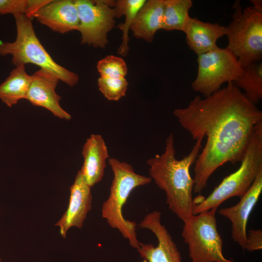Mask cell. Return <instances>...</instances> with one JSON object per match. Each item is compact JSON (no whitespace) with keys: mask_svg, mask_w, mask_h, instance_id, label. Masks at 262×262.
I'll list each match as a JSON object with an SVG mask.
<instances>
[{"mask_svg":"<svg viewBox=\"0 0 262 262\" xmlns=\"http://www.w3.org/2000/svg\"><path fill=\"white\" fill-rule=\"evenodd\" d=\"M108 164L114 178L109 196L102 206V216L111 228L117 229L128 240L131 246L137 249L139 243L136 232L137 225L124 217L122 209L133 189L149 184L152 180L150 177L136 173L131 165L117 159L110 158Z\"/></svg>","mask_w":262,"mask_h":262,"instance_id":"obj_4","label":"cell"},{"mask_svg":"<svg viewBox=\"0 0 262 262\" xmlns=\"http://www.w3.org/2000/svg\"><path fill=\"white\" fill-rule=\"evenodd\" d=\"M34 17L61 33L77 30L79 25L78 10L74 0H52L40 9Z\"/></svg>","mask_w":262,"mask_h":262,"instance_id":"obj_14","label":"cell"},{"mask_svg":"<svg viewBox=\"0 0 262 262\" xmlns=\"http://www.w3.org/2000/svg\"><path fill=\"white\" fill-rule=\"evenodd\" d=\"M250 1L244 9L240 0L234 2L232 20L226 26V48L243 67L262 59V0Z\"/></svg>","mask_w":262,"mask_h":262,"instance_id":"obj_5","label":"cell"},{"mask_svg":"<svg viewBox=\"0 0 262 262\" xmlns=\"http://www.w3.org/2000/svg\"><path fill=\"white\" fill-rule=\"evenodd\" d=\"M239 168L225 177L207 197L194 199L193 214L218 208L227 199L241 197L250 188L258 173L262 171V121L254 128Z\"/></svg>","mask_w":262,"mask_h":262,"instance_id":"obj_3","label":"cell"},{"mask_svg":"<svg viewBox=\"0 0 262 262\" xmlns=\"http://www.w3.org/2000/svg\"><path fill=\"white\" fill-rule=\"evenodd\" d=\"M97 69L100 77L107 78H125L128 68L124 60L120 57L108 55L99 61Z\"/></svg>","mask_w":262,"mask_h":262,"instance_id":"obj_22","label":"cell"},{"mask_svg":"<svg viewBox=\"0 0 262 262\" xmlns=\"http://www.w3.org/2000/svg\"><path fill=\"white\" fill-rule=\"evenodd\" d=\"M233 84L252 103L257 105L262 99V62L254 63L243 67L241 75Z\"/></svg>","mask_w":262,"mask_h":262,"instance_id":"obj_19","label":"cell"},{"mask_svg":"<svg viewBox=\"0 0 262 262\" xmlns=\"http://www.w3.org/2000/svg\"><path fill=\"white\" fill-rule=\"evenodd\" d=\"M81 34V43L104 48L108 43V33L115 27V1L75 0Z\"/></svg>","mask_w":262,"mask_h":262,"instance_id":"obj_9","label":"cell"},{"mask_svg":"<svg viewBox=\"0 0 262 262\" xmlns=\"http://www.w3.org/2000/svg\"><path fill=\"white\" fill-rule=\"evenodd\" d=\"M0 262H1V260L0 259Z\"/></svg>","mask_w":262,"mask_h":262,"instance_id":"obj_27","label":"cell"},{"mask_svg":"<svg viewBox=\"0 0 262 262\" xmlns=\"http://www.w3.org/2000/svg\"><path fill=\"white\" fill-rule=\"evenodd\" d=\"M217 208L193 214L183 222L181 232L191 262H233L223 254V241L217 228Z\"/></svg>","mask_w":262,"mask_h":262,"instance_id":"obj_7","label":"cell"},{"mask_svg":"<svg viewBox=\"0 0 262 262\" xmlns=\"http://www.w3.org/2000/svg\"><path fill=\"white\" fill-rule=\"evenodd\" d=\"M150 230L156 236L157 246L139 242L137 248L141 257L147 262H182L180 252L172 238L161 222V213H147L138 225Z\"/></svg>","mask_w":262,"mask_h":262,"instance_id":"obj_10","label":"cell"},{"mask_svg":"<svg viewBox=\"0 0 262 262\" xmlns=\"http://www.w3.org/2000/svg\"><path fill=\"white\" fill-rule=\"evenodd\" d=\"M31 78L26 99L34 106L48 109L60 119L70 120L71 115L61 106V98L55 91L60 80L58 77L47 70L40 68L31 75Z\"/></svg>","mask_w":262,"mask_h":262,"instance_id":"obj_13","label":"cell"},{"mask_svg":"<svg viewBox=\"0 0 262 262\" xmlns=\"http://www.w3.org/2000/svg\"><path fill=\"white\" fill-rule=\"evenodd\" d=\"M83 163L80 171L90 187L100 182L104 174L106 160L109 158L105 141L100 134H92L84 144Z\"/></svg>","mask_w":262,"mask_h":262,"instance_id":"obj_16","label":"cell"},{"mask_svg":"<svg viewBox=\"0 0 262 262\" xmlns=\"http://www.w3.org/2000/svg\"><path fill=\"white\" fill-rule=\"evenodd\" d=\"M52 0H27V7L25 15L31 18L42 7Z\"/></svg>","mask_w":262,"mask_h":262,"instance_id":"obj_26","label":"cell"},{"mask_svg":"<svg viewBox=\"0 0 262 262\" xmlns=\"http://www.w3.org/2000/svg\"><path fill=\"white\" fill-rule=\"evenodd\" d=\"M197 75L191 83L192 89L210 96L225 83L233 82L242 74L243 66L227 48L214 49L197 55Z\"/></svg>","mask_w":262,"mask_h":262,"instance_id":"obj_8","label":"cell"},{"mask_svg":"<svg viewBox=\"0 0 262 262\" xmlns=\"http://www.w3.org/2000/svg\"><path fill=\"white\" fill-rule=\"evenodd\" d=\"M147 0H118L115 1L114 9L115 18L125 16V22L117 26L122 32V42L117 52L123 56L128 54L129 46V31L132 22L140 9Z\"/></svg>","mask_w":262,"mask_h":262,"instance_id":"obj_20","label":"cell"},{"mask_svg":"<svg viewBox=\"0 0 262 262\" xmlns=\"http://www.w3.org/2000/svg\"><path fill=\"white\" fill-rule=\"evenodd\" d=\"M262 191V171L257 175L249 190L241 197L236 205L223 208L219 213L231 223V237L242 249H245L246 238L247 222Z\"/></svg>","mask_w":262,"mask_h":262,"instance_id":"obj_12","label":"cell"},{"mask_svg":"<svg viewBox=\"0 0 262 262\" xmlns=\"http://www.w3.org/2000/svg\"><path fill=\"white\" fill-rule=\"evenodd\" d=\"M91 187L79 170L70 187L68 207L55 224L59 228L60 233L64 238L66 237L67 231L71 227L82 228L87 213L91 209Z\"/></svg>","mask_w":262,"mask_h":262,"instance_id":"obj_11","label":"cell"},{"mask_svg":"<svg viewBox=\"0 0 262 262\" xmlns=\"http://www.w3.org/2000/svg\"><path fill=\"white\" fill-rule=\"evenodd\" d=\"M27 3V0H0V15H25Z\"/></svg>","mask_w":262,"mask_h":262,"instance_id":"obj_24","label":"cell"},{"mask_svg":"<svg viewBox=\"0 0 262 262\" xmlns=\"http://www.w3.org/2000/svg\"><path fill=\"white\" fill-rule=\"evenodd\" d=\"M262 249V231L251 229L246 234L245 249L250 252Z\"/></svg>","mask_w":262,"mask_h":262,"instance_id":"obj_25","label":"cell"},{"mask_svg":"<svg viewBox=\"0 0 262 262\" xmlns=\"http://www.w3.org/2000/svg\"><path fill=\"white\" fill-rule=\"evenodd\" d=\"M173 114L193 139L206 137L195 162L193 191L206 187L212 174L224 164L241 162L262 112L232 82L209 96H196Z\"/></svg>","mask_w":262,"mask_h":262,"instance_id":"obj_1","label":"cell"},{"mask_svg":"<svg viewBox=\"0 0 262 262\" xmlns=\"http://www.w3.org/2000/svg\"><path fill=\"white\" fill-rule=\"evenodd\" d=\"M193 5L192 0H164L162 29L182 32Z\"/></svg>","mask_w":262,"mask_h":262,"instance_id":"obj_21","label":"cell"},{"mask_svg":"<svg viewBox=\"0 0 262 262\" xmlns=\"http://www.w3.org/2000/svg\"><path fill=\"white\" fill-rule=\"evenodd\" d=\"M164 9V0H147L131 25L133 36L151 42L157 32L162 28Z\"/></svg>","mask_w":262,"mask_h":262,"instance_id":"obj_17","label":"cell"},{"mask_svg":"<svg viewBox=\"0 0 262 262\" xmlns=\"http://www.w3.org/2000/svg\"><path fill=\"white\" fill-rule=\"evenodd\" d=\"M182 32L189 48L199 55L218 47L217 40L226 35L227 27L217 23L204 22L189 15Z\"/></svg>","mask_w":262,"mask_h":262,"instance_id":"obj_15","label":"cell"},{"mask_svg":"<svg viewBox=\"0 0 262 262\" xmlns=\"http://www.w3.org/2000/svg\"><path fill=\"white\" fill-rule=\"evenodd\" d=\"M203 139L196 140L190 153L179 160L176 157L174 138L171 133L166 139L164 152L147 161L149 177L165 192L168 208L182 222L193 215L194 180L190 169L200 153Z\"/></svg>","mask_w":262,"mask_h":262,"instance_id":"obj_2","label":"cell"},{"mask_svg":"<svg viewBox=\"0 0 262 262\" xmlns=\"http://www.w3.org/2000/svg\"><path fill=\"white\" fill-rule=\"evenodd\" d=\"M99 91L109 100L116 101L126 94L128 82L125 78H107L100 77L98 81Z\"/></svg>","mask_w":262,"mask_h":262,"instance_id":"obj_23","label":"cell"},{"mask_svg":"<svg viewBox=\"0 0 262 262\" xmlns=\"http://www.w3.org/2000/svg\"><path fill=\"white\" fill-rule=\"evenodd\" d=\"M14 16L16 39L13 42L0 41V55H12V64L16 66L33 64L53 73L70 86L77 84L79 76L56 63L43 47L35 34L32 19L24 14Z\"/></svg>","mask_w":262,"mask_h":262,"instance_id":"obj_6","label":"cell"},{"mask_svg":"<svg viewBox=\"0 0 262 262\" xmlns=\"http://www.w3.org/2000/svg\"><path fill=\"white\" fill-rule=\"evenodd\" d=\"M31 81V76L26 73L24 65L16 66L0 84V99L11 107L20 99H26Z\"/></svg>","mask_w":262,"mask_h":262,"instance_id":"obj_18","label":"cell"}]
</instances>
